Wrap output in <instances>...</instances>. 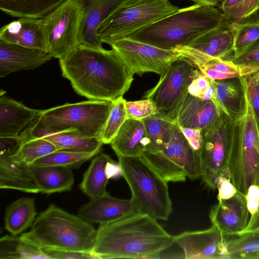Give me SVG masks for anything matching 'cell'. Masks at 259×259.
<instances>
[{"instance_id":"6da1fadb","label":"cell","mask_w":259,"mask_h":259,"mask_svg":"<svg viewBox=\"0 0 259 259\" xmlns=\"http://www.w3.org/2000/svg\"><path fill=\"white\" fill-rule=\"evenodd\" d=\"M63 77L74 91L89 100L112 102L126 93L134 74L112 49L79 45L59 60Z\"/></svg>"},{"instance_id":"7a4b0ae2","label":"cell","mask_w":259,"mask_h":259,"mask_svg":"<svg viewBox=\"0 0 259 259\" xmlns=\"http://www.w3.org/2000/svg\"><path fill=\"white\" fill-rule=\"evenodd\" d=\"M174 243V236L156 219L137 212L100 224L92 252L99 259L153 258Z\"/></svg>"},{"instance_id":"3957f363","label":"cell","mask_w":259,"mask_h":259,"mask_svg":"<svg viewBox=\"0 0 259 259\" xmlns=\"http://www.w3.org/2000/svg\"><path fill=\"white\" fill-rule=\"evenodd\" d=\"M228 18L215 7L195 4L135 31L127 38L167 50L188 46Z\"/></svg>"},{"instance_id":"277c9868","label":"cell","mask_w":259,"mask_h":259,"mask_svg":"<svg viewBox=\"0 0 259 259\" xmlns=\"http://www.w3.org/2000/svg\"><path fill=\"white\" fill-rule=\"evenodd\" d=\"M96 231L78 215L50 204L36 217L30 230L21 236L41 248L92 252Z\"/></svg>"},{"instance_id":"5b68a950","label":"cell","mask_w":259,"mask_h":259,"mask_svg":"<svg viewBox=\"0 0 259 259\" xmlns=\"http://www.w3.org/2000/svg\"><path fill=\"white\" fill-rule=\"evenodd\" d=\"M242 104L237 122L239 134L231 141L228 175L238 191L246 195L249 187L259 186V122L244 82Z\"/></svg>"},{"instance_id":"8992f818","label":"cell","mask_w":259,"mask_h":259,"mask_svg":"<svg viewBox=\"0 0 259 259\" xmlns=\"http://www.w3.org/2000/svg\"><path fill=\"white\" fill-rule=\"evenodd\" d=\"M117 157L137 212L167 220L172 211L167 182L141 157Z\"/></svg>"},{"instance_id":"52a82bcc","label":"cell","mask_w":259,"mask_h":259,"mask_svg":"<svg viewBox=\"0 0 259 259\" xmlns=\"http://www.w3.org/2000/svg\"><path fill=\"white\" fill-rule=\"evenodd\" d=\"M112 104L94 100L66 103L41 110L38 117L31 123L51 132L74 129L82 137L100 139Z\"/></svg>"},{"instance_id":"ba28073f","label":"cell","mask_w":259,"mask_h":259,"mask_svg":"<svg viewBox=\"0 0 259 259\" xmlns=\"http://www.w3.org/2000/svg\"><path fill=\"white\" fill-rule=\"evenodd\" d=\"M178 9L168 0H124L100 24L97 35L110 45Z\"/></svg>"},{"instance_id":"9c48e42d","label":"cell","mask_w":259,"mask_h":259,"mask_svg":"<svg viewBox=\"0 0 259 259\" xmlns=\"http://www.w3.org/2000/svg\"><path fill=\"white\" fill-rule=\"evenodd\" d=\"M167 182H184L201 177L199 155L191 147L178 123L169 142L159 152H145L141 156Z\"/></svg>"},{"instance_id":"30bf717a","label":"cell","mask_w":259,"mask_h":259,"mask_svg":"<svg viewBox=\"0 0 259 259\" xmlns=\"http://www.w3.org/2000/svg\"><path fill=\"white\" fill-rule=\"evenodd\" d=\"M195 69L188 60L181 55L160 75L157 84L146 92L144 98L153 103L157 113L177 123Z\"/></svg>"},{"instance_id":"8fae6325","label":"cell","mask_w":259,"mask_h":259,"mask_svg":"<svg viewBox=\"0 0 259 259\" xmlns=\"http://www.w3.org/2000/svg\"><path fill=\"white\" fill-rule=\"evenodd\" d=\"M84 17L82 0H63L41 18L54 58L62 59L80 45Z\"/></svg>"},{"instance_id":"7c38bea8","label":"cell","mask_w":259,"mask_h":259,"mask_svg":"<svg viewBox=\"0 0 259 259\" xmlns=\"http://www.w3.org/2000/svg\"><path fill=\"white\" fill-rule=\"evenodd\" d=\"M110 46L134 75L153 72L160 76L181 57L176 50H163L127 38Z\"/></svg>"},{"instance_id":"4fadbf2b","label":"cell","mask_w":259,"mask_h":259,"mask_svg":"<svg viewBox=\"0 0 259 259\" xmlns=\"http://www.w3.org/2000/svg\"><path fill=\"white\" fill-rule=\"evenodd\" d=\"M203 133V142L199 151L201 178L208 188L215 190L219 178L229 177L231 141L224 133L220 117Z\"/></svg>"},{"instance_id":"5bb4252c","label":"cell","mask_w":259,"mask_h":259,"mask_svg":"<svg viewBox=\"0 0 259 259\" xmlns=\"http://www.w3.org/2000/svg\"><path fill=\"white\" fill-rule=\"evenodd\" d=\"M227 240V237L214 225L174 236V243L182 249L186 259H228Z\"/></svg>"},{"instance_id":"9a60e30c","label":"cell","mask_w":259,"mask_h":259,"mask_svg":"<svg viewBox=\"0 0 259 259\" xmlns=\"http://www.w3.org/2000/svg\"><path fill=\"white\" fill-rule=\"evenodd\" d=\"M209 217L212 225L224 235L228 237L240 234L250 218L246 195L237 191L232 197L219 200L211 207Z\"/></svg>"},{"instance_id":"2e32d148","label":"cell","mask_w":259,"mask_h":259,"mask_svg":"<svg viewBox=\"0 0 259 259\" xmlns=\"http://www.w3.org/2000/svg\"><path fill=\"white\" fill-rule=\"evenodd\" d=\"M175 50L212 80L240 78L254 74L247 65L236 64L231 60L211 57L188 47L179 46Z\"/></svg>"},{"instance_id":"e0dca14e","label":"cell","mask_w":259,"mask_h":259,"mask_svg":"<svg viewBox=\"0 0 259 259\" xmlns=\"http://www.w3.org/2000/svg\"><path fill=\"white\" fill-rule=\"evenodd\" d=\"M132 200L112 197L106 192L80 206L77 215L88 223L105 224L137 213Z\"/></svg>"},{"instance_id":"ac0fdd59","label":"cell","mask_w":259,"mask_h":259,"mask_svg":"<svg viewBox=\"0 0 259 259\" xmlns=\"http://www.w3.org/2000/svg\"><path fill=\"white\" fill-rule=\"evenodd\" d=\"M53 58L50 52L0 39V77L14 72L34 69Z\"/></svg>"},{"instance_id":"d6986e66","label":"cell","mask_w":259,"mask_h":259,"mask_svg":"<svg viewBox=\"0 0 259 259\" xmlns=\"http://www.w3.org/2000/svg\"><path fill=\"white\" fill-rule=\"evenodd\" d=\"M0 39L50 52L42 18H20L3 26Z\"/></svg>"},{"instance_id":"ffe728a7","label":"cell","mask_w":259,"mask_h":259,"mask_svg":"<svg viewBox=\"0 0 259 259\" xmlns=\"http://www.w3.org/2000/svg\"><path fill=\"white\" fill-rule=\"evenodd\" d=\"M22 139L42 138L53 144L58 150L80 152L101 151L103 143L99 138L80 136L74 129L51 132L36 127L30 123L20 134Z\"/></svg>"},{"instance_id":"44dd1931","label":"cell","mask_w":259,"mask_h":259,"mask_svg":"<svg viewBox=\"0 0 259 259\" xmlns=\"http://www.w3.org/2000/svg\"><path fill=\"white\" fill-rule=\"evenodd\" d=\"M121 175L119 163L108 155L99 153L96 155L84 172L79 188L89 198L94 199L106 191L109 179Z\"/></svg>"},{"instance_id":"7402d4cb","label":"cell","mask_w":259,"mask_h":259,"mask_svg":"<svg viewBox=\"0 0 259 259\" xmlns=\"http://www.w3.org/2000/svg\"><path fill=\"white\" fill-rule=\"evenodd\" d=\"M82 1L84 17L80 45L94 49H102L103 42L97 35V28L124 0Z\"/></svg>"},{"instance_id":"603a6c76","label":"cell","mask_w":259,"mask_h":259,"mask_svg":"<svg viewBox=\"0 0 259 259\" xmlns=\"http://www.w3.org/2000/svg\"><path fill=\"white\" fill-rule=\"evenodd\" d=\"M234 40V23L227 19L186 47L211 57L226 59L233 55Z\"/></svg>"},{"instance_id":"cb8c5ba5","label":"cell","mask_w":259,"mask_h":259,"mask_svg":"<svg viewBox=\"0 0 259 259\" xmlns=\"http://www.w3.org/2000/svg\"><path fill=\"white\" fill-rule=\"evenodd\" d=\"M40 111L5 95L0 96V137L19 136L38 117Z\"/></svg>"},{"instance_id":"d4e9b609","label":"cell","mask_w":259,"mask_h":259,"mask_svg":"<svg viewBox=\"0 0 259 259\" xmlns=\"http://www.w3.org/2000/svg\"><path fill=\"white\" fill-rule=\"evenodd\" d=\"M221 112L212 101L188 93L180 111L177 123L181 127L199 128L204 132L220 117Z\"/></svg>"},{"instance_id":"484cf974","label":"cell","mask_w":259,"mask_h":259,"mask_svg":"<svg viewBox=\"0 0 259 259\" xmlns=\"http://www.w3.org/2000/svg\"><path fill=\"white\" fill-rule=\"evenodd\" d=\"M149 144L143 120L128 118L111 141L117 156L141 157Z\"/></svg>"},{"instance_id":"4316f807","label":"cell","mask_w":259,"mask_h":259,"mask_svg":"<svg viewBox=\"0 0 259 259\" xmlns=\"http://www.w3.org/2000/svg\"><path fill=\"white\" fill-rule=\"evenodd\" d=\"M0 188L38 193L40 189L30 165L14 160L11 154L0 153Z\"/></svg>"},{"instance_id":"83f0119b","label":"cell","mask_w":259,"mask_h":259,"mask_svg":"<svg viewBox=\"0 0 259 259\" xmlns=\"http://www.w3.org/2000/svg\"><path fill=\"white\" fill-rule=\"evenodd\" d=\"M30 168L40 192L48 195L71 190L74 177L71 168L57 166H36Z\"/></svg>"},{"instance_id":"f1b7e54d","label":"cell","mask_w":259,"mask_h":259,"mask_svg":"<svg viewBox=\"0 0 259 259\" xmlns=\"http://www.w3.org/2000/svg\"><path fill=\"white\" fill-rule=\"evenodd\" d=\"M35 201V198L22 197L6 208L5 228L11 235H18L32 226L37 214Z\"/></svg>"},{"instance_id":"f546056e","label":"cell","mask_w":259,"mask_h":259,"mask_svg":"<svg viewBox=\"0 0 259 259\" xmlns=\"http://www.w3.org/2000/svg\"><path fill=\"white\" fill-rule=\"evenodd\" d=\"M63 0H0V9L13 17L41 18Z\"/></svg>"},{"instance_id":"4dcf8cb0","label":"cell","mask_w":259,"mask_h":259,"mask_svg":"<svg viewBox=\"0 0 259 259\" xmlns=\"http://www.w3.org/2000/svg\"><path fill=\"white\" fill-rule=\"evenodd\" d=\"M1 259H50L42 248L21 236L6 235L0 239Z\"/></svg>"},{"instance_id":"1f68e13d","label":"cell","mask_w":259,"mask_h":259,"mask_svg":"<svg viewBox=\"0 0 259 259\" xmlns=\"http://www.w3.org/2000/svg\"><path fill=\"white\" fill-rule=\"evenodd\" d=\"M143 122L149 141L145 152H161L170 140L175 123L166 119L157 113L144 119Z\"/></svg>"},{"instance_id":"d6a6232c","label":"cell","mask_w":259,"mask_h":259,"mask_svg":"<svg viewBox=\"0 0 259 259\" xmlns=\"http://www.w3.org/2000/svg\"><path fill=\"white\" fill-rule=\"evenodd\" d=\"M233 23L234 54L231 60L242 55L259 39L258 11L243 20Z\"/></svg>"},{"instance_id":"836d02e7","label":"cell","mask_w":259,"mask_h":259,"mask_svg":"<svg viewBox=\"0 0 259 259\" xmlns=\"http://www.w3.org/2000/svg\"><path fill=\"white\" fill-rule=\"evenodd\" d=\"M233 236L227 240L228 259H259V232Z\"/></svg>"},{"instance_id":"e575fe53","label":"cell","mask_w":259,"mask_h":259,"mask_svg":"<svg viewBox=\"0 0 259 259\" xmlns=\"http://www.w3.org/2000/svg\"><path fill=\"white\" fill-rule=\"evenodd\" d=\"M22 140L17 151L11 156L14 160L29 165L39 158L58 150L53 144L42 138H22Z\"/></svg>"},{"instance_id":"d590c367","label":"cell","mask_w":259,"mask_h":259,"mask_svg":"<svg viewBox=\"0 0 259 259\" xmlns=\"http://www.w3.org/2000/svg\"><path fill=\"white\" fill-rule=\"evenodd\" d=\"M101 152H80L57 150L35 161L32 165L36 166L57 165L72 169L77 168L84 162L92 159Z\"/></svg>"},{"instance_id":"8d00e7d4","label":"cell","mask_w":259,"mask_h":259,"mask_svg":"<svg viewBox=\"0 0 259 259\" xmlns=\"http://www.w3.org/2000/svg\"><path fill=\"white\" fill-rule=\"evenodd\" d=\"M126 102L123 97L112 101L111 108L101 136L100 139L103 144L111 143L121 126L128 119Z\"/></svg>"},{"instance_id":"74e56055","label":"cell","mask_w":259,"mask_h":259,"mask_svg":"<svg viewBox=\"0 0 259 259\" xmlns=\"http://www.w3.org/2000/svg\"><path fill=\"white\" fill-rule=\"evenodd\" d=\"M221 12L233 22L243 20L259 10V0H224Z\"/></svg>"},{"instance_id":"f35d334b","label":"cell","mask_w":259,"mask_h":259,"mask_svg":"<svg viewBox=\"0 0 259 259\" xmlns=\"http://www.w3.org/2000/svg\"><path fill=\"white\" fill-rule=\"evenodd\" d=\"M188 92L189 94L195 97L212 101L221 110L218 102L213 80L196 68L194 72L193 79L189 85Z\"/></svg>"},{"instance_id":"ab89813d","label":"cell","mask_w":259,"mask_h":259,"mask_svg":"<svg viewBox=\"0 0 259 259\" xmlns=\"http://www.w3.org/2000/svg\"><path fill=\"white\" fill-rule=\"evenodd\" d=\"M217 98L222 112L230 116V109L236 103L238 97V91L236 85L223 80H214Z\"/></svg>"},{"instance_id":"60d3db41","label":"cell","mask_w":259,"mask_h":259,"mask_svg":"<svg viewBox=\"0 0 259 259\" xmlns=\"http://www.w3.org/2000/svg\"><path fill=\"white\" fill-rule=\"evenodd\" d=\"M125 107L128 118L138 120H143L156 113L153 103L148 99L126 102Z\"/></svg>"},{"instance_id":"b9f144b4","label":"cell","mask_w":259,"mask_h":259,"mask_svg":"<svg viewBox=\"0 0 259 259\" xmlns=\"http://www.w3.org/2000/svg\"><path fill=\"white\" fill-rule=\"evenodd\" d=\"M50 259H99L93 252L64 250L49 247L41 248Z\"/></svg>"},{"instance_id":"7bdbcfd3","label":"cell","mask_w":259,"mask_h":259,"mask_svg":"<svg viewBox=\"0 0 259 259\" xmlns=\"http://www.w3.org/2000/svg\"><path fill=\"white\" fill-rule=\"evenodd\" d=\"M259 72L246 76L240 77L244 83L250 102L254 110L259 122V84L258 78Z\"/></svg>"},{"instance_id":"ee69618b","label":"cell","mask_w":259,"mask_h":259,"mask_svg":"<svg viewBox=\"0 0 259 259\" xmlns=\"http://www.w3.org/2000/svg\"><path fill=\"white\" fill-rule=\"evenodd\" d=\"M232 61L236 64L248 65L259 72V39L242 55Z\"/></svg>"},{"instance_id":"f6af8a7d","label":"cell","mask_w":259,"mask_h":259,"mask_svg":"<svg viewBox=\"0 0 259 259\" xmlns=\"http://www.w3.org/2000/svg\"><path fill=\"white\" fill-rule=\"evenodd\" d=\"M180 128L191 147L199 155V151L203 142L204 133L203 131L199 128L181 126Z\"/></svg>"},{"instance_id":"bcb514c9","label":"cell","mask_w":259,"mask_h":259,"mask_svg":"<svg viewBox=\"0 0 259 259\" xmlns=\"http://www.w3.org/2000/svg\"><path fill=\"white\" fill-rule=\"evenodd\" d=\"M217 189L218 190L219 201L229 199L233 196L238 191L229 177L225 176H222L219 178Z\"/></svg>"},{"instance_id":"7dc6e473","label":"cell","mask_w":259,"mask_h":259,"mask_svg":"<svg viewBox=\"0 0 259 259\" xmlns=\"http://www.w3.org/2000/svg\"><path fill=\"white\" fill-rule=\"evenodd\" d=\"M254 232H259V202L255 212L250 216L246 227L241 233Z\"/></svg>"},{"instance_id":"c3c4849f","label":"cell","mask_w":259,"mask_h":259,"mask_svg":"<svg viewBox=\"0 0 259 259\" xmlns=\"http://www.w3.org/2000/svg\"><path fill=\"white\" fill-rule=\"evenodd\" d=\"M195 4L212 6L214 7L220 6L224 0H190Z\"/></svg>"},{"instance_id":"681fc988","label":"cell","mask_w":259,"mask_h":259,"mask_svg":"<svg viewBox=\"0 0 259 259\" xmlns=\"http://www.w3.org/2000/svg\"><path fill=\"white\" fill-rule=\"evenodd\" d=\"M258 84H259V75H258Z\"/></svg>"}]
</instances>
